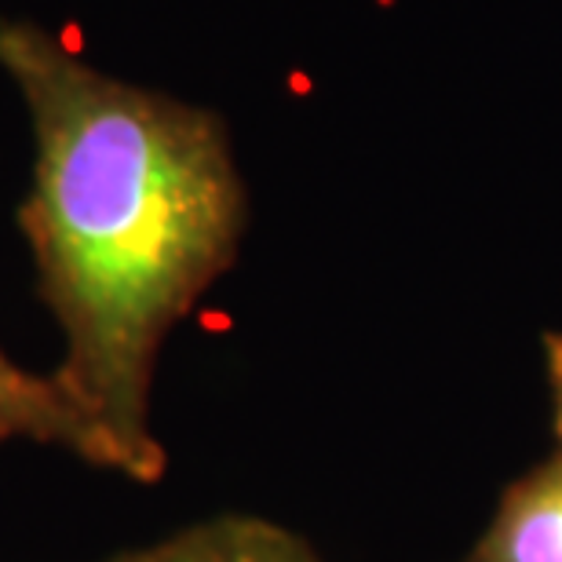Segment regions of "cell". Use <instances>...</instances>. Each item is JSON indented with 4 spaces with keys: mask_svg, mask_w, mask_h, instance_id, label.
<instances>
[{
    "mask_svg": "<svg viewBox=\"0 0 562 562\" xmlns=\"http://www.w3.org/2000/svg\"><path fill=\"white\" fill-rule=\"evenodd\" d=\"M0 70L33 132L19 227L63 333L52 380L103 438L110 471L154 486L168 468L154 431L161 347L249 231L231 128L99 70L41 22H0Z\"/></svg>",
    "mask_w": 562,
    "mask_h": 562,
    "instance_id": "1",
    "label": "cell"
},
{
    "mask_svg": "<svg viewBox=\"0 0 562 562\" xmlns=\"http://www.w3.org/2000/svg\"><path fill=\"white\" fill-rule=\"evenodd\" d=\"M106 562H329L307 537L263 515L223 512L157 544L121 552Z\"/></svg>",
    "mask_w": 562,
    "mask_h": 562,
    "instance_id": "4",
    "label": "cell"
},
{
    "mask_svg": "<svg viewBox=\"0 0 562 562\" xmlns=\"http://www.w3.org/2000/svg\"><path fill=\"white\" fill-rule=\"evenodd\" d=\"M37 442L74 453L92 468L110 471V453L95 427L88 424L74 402L52 376L30 373L15 358L0 351V446Z\"/></svg>",
    "mask_w": 562,
    "mask_h": 562,
    "instance_id": "3",
    "label": "cell"
},
{
    "mask_svg": "<svg viewBox=\"0 0 562 562\" xmlns=\"http://www.w3.org/2000/svg\"><path fill=\"white\" fill-rule=\"evenodd\" d=\"M541 351H544L548 398H552V435L562 453V329H548L541 336Z\"/></svg>",
    "mask_w": 562,
    "mask_h": 562,
    "instance_id": "5",
    "label": "cell"
},
{
    "mask_svg": "<svg viewBox=\"0 0 562 562\" xmlns=\"http://www.w3.org/2000/svg\"><path fill=\"white\" fill-rule=\"evenodd\" d=\"M453 562H562V453L537 460L501 490L490 522Z\"/></svg>",
    "mask_w": 562,
    "mask_h": 562,
    "instance_id": "2",
    "label": "cell"
}]
</instances>
